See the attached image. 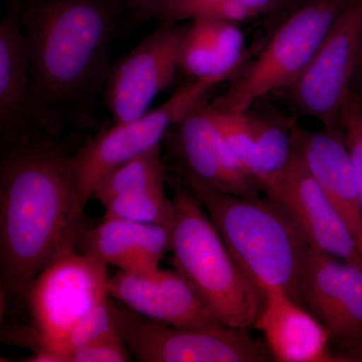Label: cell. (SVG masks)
I'll list each match as a JSON object with an SVG mask.
<instances>
[{
	"label": "cell",
	"instance_id": "obj_2",
	"mask_svg": "<svg viewBox=\"0 0 362 362\" xmlns=\"http://www.w3.org/2000/svg\"><path fill=\"white\" fill-rule=\"evenodd\" d=\"M71 154L57 139L32 136L2 146L0 163L1 301L25 300L54 259L77 251L84 232Z\"/></svg>",
	"mask_w": 362,
	"mask_h": 362
},
{
	"label": "cell",
	"instance_id": "obj_3",
	"mask_svg": "<svg viewBox=\"0 0 362 362\" xmlns=\"http://www.w3.org/2000/svg\"><path fill=\"white\" fill-rule=\"evenodd\" d=\"M197 197L235 263L262 292L279 289L299 303L300 284L312 250L301 228L272 197L218 192L178 175Z\"/></svg>",
	"mask_w": 362,
	"mask_h": 362
},
{
	"label": "cell",
	"instance_id": "obj_19",
	"mask_svg": "<svg viewBox=\"0 0 362 362\" xmlns=\"http://www.w3.org/2000/svg\"><path fill=\"white\" fill-rule=\"evenodd\" d=\"M249 113V111H247ZM259 164V185L270 195L284 175L295 151V126L275 119L252 115Z\"/></svg>",
	"mask_w": 362,
	"mask_h": 362
},
{
	"label": "cell",
	"instance_id": "obj_25",
	"mask_svg": "<svg viewBox=\"0 0 362 362\" xmlns=\"http://www.w3.org/2000/svg\"><path fill=\"white\" fill-rule=\"evenodd\" d=\"M339 126L349 146L358 185L362 214V95L349 90L339 115Z\"/></svg>",
	"mask_w": 362,
	"mask_h": 362
},
{
	"label": "cell",
	"instance_id": "obj_26",
	"mask_svg": "<svg viewBox=\"0 0 362 362\" xmlns=\"http://www.w3.org/2000/svg\"><path fill=\"white\" fill-rule=\"evenodd\" d=\"M131 357L132 354L116 327L108 334L73 352L68 362H128Z\"/></svg>",
	"mask_w": 362,
	"mask_h": 362
},
{
	"label": "cell",
	"instance_id": "obj_15",
	"mask_svg": "<svg viewBox=\"0 0 362 362\" xmlns=\"http://www.w3.org/2000/svg\"><path fill=\"white\" fill-rule=\"evenodd\" d=\"M298 152L334 204L362 252V214L354 161L341 131L312 132L295 126Z\"/></svg>",
	"mask_w": 362,
	"mask_h": 362
},
{
	"label": "cell",
	"instance_id": "obj_17",
	"mask_svg": "<svg viewBox=\"0 0 362 362\" xmlns=\"http://www.w3.org/2000/svg\"><path fill=\"white\" fill-rule=\"evenodd\" d=\"M32 56L18 9L0 23V135L11 144L39 135L30 117Z\"/></svg>",
	"mask_w": 362,
	"mask_h": 362
},
{
	"label": "cell",
	"instance_id": "obj_24",
	"mask_svg": "<svg viewBox=\"0 0 362 362\" xmlns=\"http://www.w3.org/2000/svg\"><path fill=\"white\" fill-rule=\"evenodd\" d=\"M115 328L112 300L108 297L89 312L66 337L62 349L66 362H68L69 357L73 352L108 334Z\"/></svg>",
	"mask_w": 362,
	"mask_h": 362
},
{
	"label": "cell",
	"instance_id": "obj_13",
	"mask_svg": "<svg viewBox=\"0 0 362 362\" xmlns=\"http://www.w3.org/2000/svg\"><path fill=\"white\" fill-rule=\"evenodd\" d=\"M108 295L140 315L175 327L216 329L223 323L177 271L117 272Z\"/></svg>",
	"mask_w": 362,
	"mask_h": 362
},
{
	"label": "cell",
	"instance_id": "obj_18",
	"mask_svg": "<svg viewBox=\"0 0 362 362\" xmlns=\"http://www.w3.org/2000/svg\"><path fill=\"white\" fill-rule=\"evenodd\" d=\"M175 144L180 162L176 173L228 194L223 170V139L206 101L176 124Z\"/></svg>",
	"mask_w": 362,
	"mask_h": 362
},
{
	"label": "cell",
	"instance_id": "obj_10",
	"mask_svg": "<svg viewBox=\"0 0 362 362\" xmlns=\"http://www.w3.org/2000/svg\"><path fill=\"white\" fill-rule=\"evenodd\" d=\"M299 303L322 323L341 362L362 350V265L312 247Z\"/></svg>",
	"mask_w": 362,
	"mask_h": 362
},
{
	"label": "cell",
	"instance_id": "obj_11",
	"mask_svg": "<svg viewBox=\"0 0 362 362\" xmlns=\"http://www.w3.org/2000/svg\"><path fill=\"white\" fill-rule=\"evenodd\" d=\"M185 26L159 25L113 64L102 98L114 124L134 120L148 112L156 97L173 84L180 70Z\"/></svg>",
	"mask_w": 362,
	"mask_h": 362
},
{
	"label": "cell",
	"instance_id": "obj_16",
	"mask_svg": "<svg viewBox=\"0 0 362 362\" xmlns=\"http://www.w3.org/2000/svg\"><path fill=\"white\" fill-rule=\"evenodd\" d=\"M171 230L168 226L104 218L95 228H85L78 249L119 270L148 273L159 269L161 259L170 251Z\"/></svg>",
	"mask_w": 362,
	"mask_h": 362
},
{
	"label": "cell",
	"instance_id": "obj_29",
	"mask_svg": "<svg viewBox=\"0 0 362 362\" xmlns=\"http://www.w3.org/2000/svg\"><path fill=\"white\" fill-rule=\"evenodd\" d=\"M309 1H311V0H279L278 9L287 16Z\"/></svg>",
	"mask_w": 362,
	"mask_h": 362
},
{
	"label": "cell",
	"instance_id": "obj_8",
	"mask_svg": "<svg viewBox=\"0 0 362 362\" xmlns=\"http://www.w3.org/2000/svg\"><path fill=\"white\" fill-rule=\"evenodd\" d=\"M114 321L140 362H261L272 358L247 329H189L152 320L112 302Z\"/></svg>",
	"mask_w": 362,
	"mask_h": 362
},
{
	"label": "cell",
	"instance_id": "obj_22",
	"mask_svg": "<svg viewBox=\"0 0 362 362\" xmlns=\"http://www.w3.org/2000/svg\"><path fill=\"white\" fill-rule=\"evenodd\" d=\"M180 70L194 80L233 74L239 69H230L223 64L220 54L199 21H192L185 26L181 40Z\"/></svg>",
	"mask_w": 362,
	"mask_h": 362
},
{
	"label": "cell",
	"instance_id": "obj_7",
	"mask_svg": "<svg viewBox=\"0 0 362 362\" xmlns=\"http://www.w3.org/2000/svg\"><path fill=\"white\" fill-rule=\"evenodd\" d=\"M109 278L107 265L77 251L66 252L40 272L25 301L42 349L65 357L62 349L71 331L109 297Z\"/></svg>",
	"mask_w": 362,
	"mask_h": 362
},
{
	"label": "cell",
	"instance_id": "obj_1",
	"mask_svg": "<svg viewBox=\"0 0 362 362\" xmlns=\"http://www.w3.org/2000/svg\"><path fill=\"white\" fill-rule=\"evenodd\" d=\"M123 11V0H26L18 7L32 56L30 117L37 134L59 140L95 125Z\"/></svg>",
	"mask_w": 362,
	"mask_h": 362
},
{
	"label": "cell",
	"instance_id": "obj_4",
	"mask_svg": "<svg viewBox=\"0 0 362 362\" xmlns=\"http://www.w3.org/2000/svg\"><path fill=\"white\" fill-rule=\"evenodd\" d=\"M175 221L170 251L175 270L223 325L254 327L264 293L243 273L213 221L180 178H170Z\"/></svg>",
	"mask_w": 362,
	"mask_h": 362
},
{
	"label": "cell",
	"instance_id": "obj_14",
	"mask_svg": "<svg viewBox=\"0 0 362 362\" xmlns=\"http://www.w3.org/2000/svg\"><path fill=\"white\" fill-rule=\"evenodd\" d=\"M254 327L263 334L273 361L341 362L322 323L282 290L264 291L263 307Z\"/></svg>",
	"mask_w": 362,
	"mask_h": 362
},
{
	"label": "cell",
	"instance_id": "obj_20",
	"mask_svg": "<svg viewBox=\"0 0 362 362\" xmlns=\"http://www.w3.org/2000/svg\"><path fill=\"white\" fill-rule=\"evenodd\" d=\"M166 180L160 147H157L107 173L98 181L93 197L103 202L118 195L161 189Z\"/></svg>",
	"mask_w": 362,
	"mask_h": 362
},
{
	"label": "cell",
	"instance_id": "obj_5",
	"mask_svg": "<svg viewBox=\"0 0 362 362\" xmlns=\"http://www.w3.org/2000/svg\"><path fill=\"white\" fill-rule=\"evenodd\" d=\"M349 0H311L286 16L254 64L209 107L246 112L262 98L291 87Z\"/></svg>",
	"mask_w": 362,
	"mask_h": 362
},
{
	"label": "cell",
	"instance_id": "obj_28",
	"mask_svg": "<svg viewBox=\"0 0 362 362\" xmlns=\"http://www.w3.org/2000/svg\"><path fill=\"white\" fill-rule=\"evenodd\" d=\"M350 90L362 95V35L357 52L356 66L350 82Z\"/></svg>",
	"mask_w": 362,
	"mask_h": 362
},
{
	"label": "cell",
	"instance_id": "obj_9",
	"mask_svg": "<svg viewBox=\"0 0 362 362\" xmlns=\"http://www.w3.org/2000/svg\"><path fill=\"white\" fill-rule=\"evenodd\" d=\"M362 35V0H349L342 9L310 65L288 88L300 113L341 131L339 115L350 90Z\"/></svg>",
	"mask_w": 362,
	"mask_h": 362
},
{
	"label": "cell",
	"instance_id": "obj_21",
	"mask_svg": "<svg viewBox=\"0 0 362 362\" xmlns=\"http://www.w3.org/2000/svg\"><path fill=\"white\" fill-rule=\"evenodd\" d=\"M105 209L104 218L173 228L175 206L164 188L118 195L101 202Z\"/></svg>",
	"mask_w": 362,
	"mask_h": 362
},
{
	"label": "cell",
	"instance_id": "obj_12",
	"mask_svg": "<svg viewBox=\"0 0 362 362\" xmlns=\"http://www.w3.org/2000/svg\"><path fill=\"white\" fill-rule=\"evenodd\" d=\"M285 207L313 249L362 265L349 226L311 175L295 145L291 161L270 195Z\"/></svg>",
	"mask_w": 362,
	"mask_h": 362
},
{
	"label": "cell",
	"instance_id": "obj_6",
	"mask_svg": "<svg viewBox=\"0 0 362 362\" xmlns=\"http://www.w3.org/2000/svg\"><path fill=\"white\" fill-rule=\"evenodd\" d=\"M233 74L197 78L164 103L128 122L114 124L71 156V168L81 204L86 209L98 181L112 169L160 147L169 131L190 111L206 101L211 90Z\"/></svg>",
	"mask_w": 362,
	"mask_h": 362
},
{
	"label": "cell",
	"instance_id": "obj_30",
	"mask_svg": "<svg viewBox=\"0 0 362 362\" xmlns=\"http://www.w3.org/2000/svg\"><path fill=\"white\" fill-rule=\"evenodd\" d=\"M349 361H359L362 362V350L361 351L357 352L354 356H350Z\"/></svg>",
	"mask_w": 362,
	"mask_h": 362
},
{
	"label": "cell",
	"instance_id": "obj_27",
	"mask_svg": "<svg viewBox=\"0 0 362 362\" xmlns=\"http://www.w3.org/2000/svg\"><path fill=\"white\" fill-rule=\"evenodd\" d=\"M173 0H123L124 8L132 23H140L156 18L159 13Z\"/></svg>",
	"mask_w": 362,
	"mask_h": 362
},
{
	"label": "cell",
	"instance_id": "obj_23",
	"mask_svg": "<svg viewBox=\"0 0 362 362\" xmlns=\"http://www.w3.org/2000/svg\"><path fill=\"white\" fill-rule=\"evenodd\" d=\"M249 4L262 16L277 11L279 0H173L157 16L159 25H180L185 21L206 18L216 7L230 2Z\"/></svg>",
	"mask_w": 362,
	"mask_h": 362
}]
</instances>
